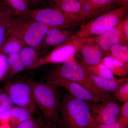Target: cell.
I'll return each mask as SVG.
<instances>
[{"instance_id":"cell-1","label":"cell","mask_w":128,"mask_h":128,"mask_svg":"<svg viewBox=\"0 0 128 128\" xmlns=\"http://www.w3.org/2000/svg\"><path fill=\"white\" fill-rule=\"evenodd\" d=\"M34 98L48 123L62 128L59 108L62 99L60 86L50 81L32 82Z\"/></svg>"},{"instance_id":"cell-2","label":"cell","mask_w":128,"mask_h":128,"mask_svg":"<svg viewBox=\"0 0 128 128\" xmlns=\"http://www.w3.org/2000/svg\"><path fill=\"white\" fill-rule=\"evenodd\" d=\"M53 28H54L38 22L30 17L13 14L8 24L6 38L9 36L16 37L26 46L39 50L46 32Z\"/></svg>"},{"instance_id":"cell-3","label":"cell","mask_w":128,"mask_h":128,"mask_svg":"<svg viewBox=\"0 0 128 128\" xmlns=\"http://www.w3.org/2000/svg\"><path fill=\"white\" fill-rule=\"evenodd\" d=\"M58 78L77 82L102 100H114V98L109 92L96 84L81 62H78L76 58L55 67L48 74L46 80L52 81Z\"/></svg>"},{"instance_id":"cell-4","label":"cell","mask_w":128,"mask_h":128,"mask_svg":"<svg viewBox=\"0 0 128 128\" xmlns=\"http://www.w3.org/2000/svg\"><path fill=\"white\" fill-rule=\"evenodd\" d=\"M59 112L62 128H92L93 119L86 102L66 93L62 97Z\"/></svg>"},{"instance_id":"cell-5","label":"cell","mask_w":128,"mask_h":128,"mask_svg":"<svg viewBox=\"0 0 128 128\" xmlns=\"http://www.w3.org/2000/svg\"><path fill=\"white\" fill-rule=\"evenodd\" d=\"M128 8V6L122 5L101 14L82 25L74 35L78 38L99 36L118 24L127 13Z\"/></svg>"},{"instance_id":"cell-6","label":"cell","mask_w":128,"mask_h":128,"mask_svg":"<svg viewBox=\"0 0 128 128\" xmlns=\"http://www.w3.org/2000/svg\"><path fill=\"white\" fill-rule=\"evenodd\" d=\"M96 37L78 38L73 35L66 42L57 46L49 54L41 57L32 69L46 64H63L74 59L76 58V54L82 46L86 44L96 42Z\"/></svg>"},{"instance_id":"cell-7","label":"cell","mask_w":128,"mask_h":128,"mask_svg":"<svg viewBox=\"0 0 128 128\" xmlns=\"http://www.w3.org/2000/svg\"><path fill=\"white\" fill-rule=\"evenodd\" d=\"M30 17L48 26L62 29L78 25L86 18L78 15L64 14L52 8L31 9Z\"/></svg>"},{"instance_id":"cell-8","label":"cell","mask_w":128,"mask_h":128,"mask_svg":"<svg viewBox=\"0 0 128 128\" xmlns=\"http://www.w3.org/2000/svg\"><path fill=\"white\" fill-rule=\"evenodd\" d=\"M32 82L29 80H6L4 88L14 105L26 108L34 113L38 110L33 96Z\"/></svg>"},{"instance_id":"cell-9","label":"cell","mask_w":128,"mask_h":128,"mask_svg":"<svg viewBox=\"0 0 128 128\" xmlns=\"http://www.w3.org/2000/svg\"><path fill=\"white\" fill-rule=\"evenodd\" d=\"M93 120L102 124L116 122L119 117L120 108L114 100H104L99 102H86Z\"/></svg>"},{"instance_id":"cell-10","label":"cell","mask_w":128,"mask_h":128,"mask_svg":"<svg viewBox=\"0 0 128 128\" xmlns=\"http://www.w3.org/2000/svg\"><path fill=\"white\" fill-rule=\"evenodd\" d=\"M51 8L66 14L78 15L86 18L92 16L89 4L83 0H49Z\"/></svg>"},{"instance_id":"cell-11","label":"cell","mask_w":128,"mask_h":128,"mask_svg":"<svg viewBox=\"0 0 128 128\" xmlns=\"http://www.w3.org/2000/svg\"><path fill=\"white\" fill-rule=\"evenodd\" d=\"M50 81L58 86L65 88L68 91L69 94L78 100L94 102H100L103 100L82 85L73 81L58 78Z\"/></svg>"},{"instance_id":"cell-12","label":"cell","mask_w":128,"mask_h":128,"mask_svg":"<svg viewBox=\"0 0 128 128\" xmlns=\"http://www.w3.org/2000/svg\"><path fill=\"white\" fill-rule=\"evenodd\" d=\"M122 30V22L115 27L98 36L96 42L106 55L110 54L112 46L118 44L128 42Z\"/></svg>"},{"instance_id":"cell-13","label":"cell","mask_w":128,"mask_h":128,"mask_svg":"<svg viewBox=\"0 0 128 128\" xmlns=\"http://www.w3.org/2000/svg\"><path fill=\"white\" fill-rule=\"evenodd\" d=\"M62 28H54L48 30L40 45V49L59 46L72 36V32Z\"/></svg>"},{"instance_id":"cell-14","label":"cell","mask_w":128,"mask_h":128,"mask_svg":"<svg viewBox=\"0 0 128 128\" xmlns=\"http://www.w3.org/2000/svg\"><path fill=\"white\" fill-rule=\"evenodd\" d=\"M94 43L86 44L80 50L83 58L82 61L89 65L100 64L106 55L98 44Z\"/></svg>"},{"instance_id":"cell-15","label":"cell","mask_w":128,"mask_h":128,"mask_svg":"<svg viewBox=\"0 0 128 128\" xmlns=\"http://www.w3.org/2000/svg\"><path fill=\"white\" fill-rule=\"evenodd\" d=\"M101 62L108 66L114 75L128 77V63H124L110 55L104 57Z\"/></svg>"},{"instance_id":"cell-16","label":"cell","mask_w":128,"mask_h":128,"mask_svg":"<svg viewBox=\"0 0 128 128\" xmlns=\"http://www.w3.org/2000/svg\"><path fill=\"white\" fill-rule=\"evenodd\" d=\"M14 104L4 88L0 89V124L9 123Z\"/></svg>"},{"instance_id":"cell-17","label":"cell","mask_w":128,"mask_h":128,"mask_svg":"<svg viewBox=\"0 0 128 128\" xmlns=\"http://www.w3.org/2000/svg\"><path fill=\"white\" fill-rule=\"evenodd\" d=\"M34 113L30 109L23 107L14 106L11 111L10 123L15 128L20 124L33 118Z\"/></svg>"},{"instance_id":"cell-18","label":"cell","mask_w":128,"mask_h":128,"mask_svg":"<svg viewBox=\"0 0 128 128\" xmlns=\"http://www.w3.org/2000/svg\"><path fill=\"white\" fill-rule=\"evenodd\" d=\"M19 54L26 70L32 69L42 57L38 50L27 46L22 48Z\"/></svg>"},{"instance_id":"cell-19","label":"cell","mask_w":128,"mask_h":128,"mask_svg":"<svg viewBox=\"0 0 128 128\" xmlns=\"http://www.w3.org/2000/svg\"><path fill=\"white\" fill-rule=\"evenodd\" d=\"M8 71L5 80H11L17 74L26 70L19 53H14L7 56Z\"/></svg>"},{"instance_id":"cell-20","label":"cell","mask_w":128,"mask_h":128,"mask_svg":"<svg viewBox=\"0 0 128 128\" xmlns=\"http://www.w3.org/2000/svg\"><path fill=\"white\" fill-rule=\"evenodd\" d=\"M14 15L30 17V11L27 0H2Z\"/></svg>"},{"instance_id":"cell-21","label":"cell","mask_w":128,"mask_h":128,"mask_svg":"<svg viewBox=\"0 0 128 128\" xmlns=\"http://www.w3.org/2000/svg\"><path fill=\"white\" fill-rule=\"evenodd\" d=\"M26 44L16 37H6L0 48V52L6 56L14 53H19Z\"/></svg>"},{"instance_id":"cell-22","label":"cell","mask_w":128,"mask_h":128,"mask_svg":"<svg viewBox=\"0 0 128 128\" xmlns=\"http://www.w3.org/2000/svg\"><path fill=\"white\" fill-rule=\"evenodd\" d=\"M87 71L96 84L101 89L108 92H114L121 83L128 80V77L118 79L115 78L112 80H107L94 75L87 70Z\"/></svg>"},{"instance_id":"cell-23","label":"cell","mask_w":128,"mask_h":128,"mask_svg":"<svg viewBox=\"0 0 128 128\" xmlns=\"http://www.w3.org/2000/svg\"><path fill=\"white\" fill-rule=\"evenodd\" d=\"M117 4L122 5L119 0H89L88 3L93 16L112 10V8Z\"/></svg>"},{"instance_id":"cell-24","label":"cell","mask_w":128,"mask_h":128,"mask_svg":"<svg viewBox=\"0 0 128 128\" xmlns=\"http://www.w3.org/2000/svg\"><path fill=\"white\" fill-rule=\"evenodd\" d=\"M13 14L2 0H0V48L6 38L8 24Z\"/></svg>"},{"instance_id":"cell-25","label":"cell","mask_w":128,"mask_h":128,"mask_svg":"<svg viewBox=\"0 0 128 128\" xmlns=\"http://www.w3.org/2000/svg\"><path fill=\"white\" fill-rule=\"evenodd\" d=\"M81 62L88 72L94 75L107 80H112L115 78L110 69L102 62L94 66L87 64L82 60Z\"/></svg>"},{"instance_id":"cell-26","label":"cell","mask_w":128,"mask_h":128,"mask_svg":"<svg viewBox=\"0 0 128 128\" xmlns=\"http://www.w3.org/2000/svg\"><path fill=\"white\" fill-rule=\"evenodd\" d=\"M110 55L124 63H128V46L125 44H115L110 49Z\"/></svg>"},{"instance_id":"cell-27","label":"cell","mask_w":128,"mask_h":128,"mask_svg":"<svg viewBox=\"0 0 128 128\" xmlns=\"http://www.w3.org/2000/svg\"><path fill=\"white\" fill-rule=\"evenodd\" d=\"M116 98L121 102H128V80L122 82L113 92Z\"/></svg>"},{"instance_id":"cell-28","label":"cell","mask_w":128,"mask_h":128,"mask_svg":"<svg viewBox=\"0 0 128 128\" xmlns=\"http://www.w3.org/2000/svg\"><path fill=\"white\" fill-rule=\"evenodd\" d=\"M45 122L44 120L41 118H34L33 117L20 124L15 128H42Z\"/></svg>"},{"instance_id":"cell-29","label":"cell","mask_w":128,"mask_h":128,"mask_svg":"<svg viewBox=\"0 0 128 128\" xmlns=\"http://www.w3.org/2000/svg\"><path fill=\"white\" fill-rule=\"evenodd\" d=\"M8 71L7 56L0 52V82L5 80Z\"/></svg>"},{"instance_id":"cell-30","label":"cell","mask_w":128,"mask_h":128,"mask_svg":"<svg viewBox=\"0 0 128 128\" xmlns=\"http://www.w3.org/2000/svg\"><path fill=\"white\" fill-rule=\"evenodd\" d=\"M117 121L125 128L128 127V102L120 108L119 117Z\"/></svg>"},{"instance_id":"cell-31","label":"cell","mask_w":128,"mask_h":128,"mask_svg":"<svg viewBox=\"0 0 128 128\" xmlns=\"http://www.w3.org/2000/svg\"><path fill=\"white\" fill-rule=\"evenodd\" d=\"M29 8H33V9H36L38 7L41 6L45 3L46 0H27Z\"/></svg>"},{"instance_id":"cell-32","label":"cell","mask_w":128,"mask_h":128,"mask_svg":"<svg viewBox=\"0 0 128 128\" xmlns=\"http://www.w3.org/2000/svg\"><path fill=\"white\" fill-rule=\"evenodd\" d=\"M124 20L121 21L122 23V30L124 36L126 40L128 41V16H126Z\"/></svg>"},{"instance_id":"cell-33","label":"cell","mask_w":128,"mask_h":128,"mask_svg":"<svg viewBox=\"0 0 128 128\" xmlns=\"http://www.w3.org/2000/svg\"><path fill=\"white\" fill-rule=\"evenodd\" d=\"M42 128H58L54 125H53L52 124H51L49 123H48L47 122L45 121V122Z\"/></svg>"},{"instance_id":"cell-34","label":"cell","mask_w":128,"mask_h":128,"mask_svg":"<svg viewBox=\"0 0 128 128\" xmlns=\"http://www.w3.org/2000/svg\"><path fill=\"white\" fill-rule=\"evenodd\" d=\"M0 128H13L10 123H6L0 124Z\"/></svg>"},{"instance_id":"cell-35","label":"cell","mask_w":128,"mask_h":128,"mask_svg":"<svg viewBox=\"0 0 128 128\" xmlns=\"http://www.w3.org/2000/svg\"><path fill=\"white\" fill-rule=\"evenodd\" d=\"M122 5L128 6V0H119Z\"/></svg>"},{"instance_id":"cell-36","label":"cell","mask_w":128,"mask_h":128,"mask_svg":"<svg viewBox=\"0 0 128 128\" xmlns=\"http://www.w3.org/2000/svg\"><path fill=\"white\" fill-rule=\"evenodd\" d=\"M83 0L84 1L87 2V3H88H88H89V0Z\"/></svg>"}]
</instances>
